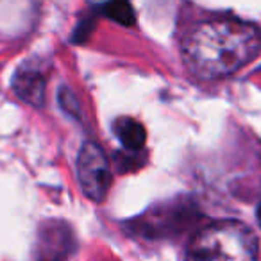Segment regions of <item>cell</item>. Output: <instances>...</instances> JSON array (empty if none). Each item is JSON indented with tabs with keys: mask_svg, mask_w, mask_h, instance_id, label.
Segmentation results:
<instances>
[{
	"mask_svg": "<svg viewBox=\"0 0 261 261\" xmlns=\"http://www.w3.org/2000/svg\"><path fill=\"white\" fill-rule=\"evenodd\" d=\"M104 11H106V16H109L111 20L115 22L122 23L125 27H130L135 25L136 22V15H135V9L129 2H109V4L104 6Z\"/></svg>",
	"mask_w": 261,
	"mask_h": 261,
	"instance_id": "obj_8",
	"label": "cell"
},
{
	"mask_svg": "<svg viewBox=\"0 0 261 261\" xmlns=\"http://www.w3.org/2000/svg\"><path fill=\"white\" fill-rule=\"evenodd\" d=\"M58 97H59V104H61V108L65 109L68 115L77 116V118H79V116H81V109H79V102H77L75 95H73L66 86H63L61 90H59Z\"/></svg>",
	"mask_w": 261,
	"mask_h": 261,
	"instance_id": "obj_10",
	"label": "cell"
},
{
	"mask_svg": "<svg viewBox=\"0 0 261 261\" xmlns=\"http://www.w3.org/2000/svg\"><path fill=\"white\" fill-rule=\"evenodd\" d=\"M200 220V210L195 200L188 197H175L156 202L133 220L125 222V231L145 240L177 238Z\"/></svg>",
	"mask_w": 261,
	"mask_h": 261,
	"instance_id": "obj_3",
	"label": "cell"
},
{
	"mask_svg": "<svg viewBox=\"0 0 261 261\" xmlns=\"http://www.w3.org/2000/svg\"><path fill=\"white\" fill-rule=\"evenodd\" d=\"M75 170L84 195L93 202H104L113 181L111 165L104 150L93 142L83 143L77 154Z\"/></svg>",
	"mask_w": 261,
	"mask_h": 261,
	"instance_id": "obj_4",
	"label": "cell"
},
{
	"mask_svg": "<svg viewBox=\"0 0 261 261\" xmlns=\"http://www.w3.org/2000/svg\"><path fill=\"white\" fill-rule=\"evenodd\" d=\"M73 252V232L66 222L47 220L40 225L36 240V261H66Z\"/></svg>",
	"mask_w": 261,
	"mask_h": 261,
	"instance_id": "obj_5",
	"label": "cell"
},
{
	"mask_svg": "<svg viewBox=\"0 0 261 261\" xmlns=\"http://www.w3.org/2000/svg\"><path fill=\"white\" fill-rule=\"evenodd\" d=\"M47 90V70L34 61H25L16 68L13 75V91L25 104L41 108L45 104Z\"/></svg>",
	"mask_w": 261,
	"mask_h": 261,
	"instance_id": "obj_6",
	"label": "cell"
},
{
	"mask_svg": "<svg viewBox=\"0 0 261 261\" xmlns=\"http://www.w3.org/2000/svg\"><path fill=\"white\" fill-rule=\"evenodd\" d=\"M257 238L238 220H220L192 236L186 261H257Z\"/></svg>",
	"mask_w": 261,
	"mask_h": 261,
	"instance_id": "obj_2",
	"label": "cell"
},
{
	"mask_svg": "<svg viewBox=\"0 0 261 261\" xmlns=\"http://www.w3.org/2000/svg\"><path fill=\"white\" fill-rule=\"evenodd\" d=\"M116 163H118V170L120 174H125V172L130 170H138L143 165V156L142 152H130V150H125V152L116 154Z\"/></svg>",
	"mask_w": 261,
	"mask_h": 261,
	"instance_id": "obj_9",
	"label": "cell"
},
{
	"mask_svg": "<svg viewBox=\"0 0 261 261\" xmlns=\"http://www.w3.org/2000/svg\"><path fill=\"white\" fill-rule=\"evenodd\" d=\"M261 54V29L242 20H210L197 25L182 43L190 72L204 81L232 75Z\"/></svg>",
	"mask_w": 261,
	"mask_h": 261,
	"instance_id": "obj_1",
	"label": "cell"
},
{
	"mask_svg": "<svg viewBox=\"0 0 261 261\" xmlns=\"http://www.w3.org/2000/svg\"><path fill=\"white\" fill-rule=\"evenodd\" d=\"M115 135L118 136L120 143L125 147V150H130V152H142L147 140L145 127L138 120L129 118V116H122L116 120Z\"/></svg>",
	"mask_w": 261,
	"mask_h": 261,
	"instance_id": "obj_7",
	"label": "cell"
}]
</instances>
